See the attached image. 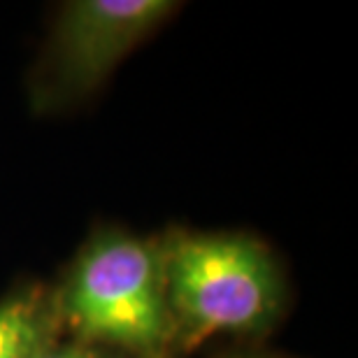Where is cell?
I'll return each instance as SVG.
<instances>
[{"instance_id":"7a4b0ae2","label":"cell","mask_w":358,"mask_h":358,"mask_svg":"<svg viewBox=\"0 0 358 358\" xmlns=\"http://www.w3.org/2000/svg\"><path fill=\"white\" fill-rule=\"evenodd\" d=\"M61 312L87 342L152 356L175 335L161 252L124 233H103L68 277Z\"/></svg>"},{"instance_id":"6da1fadb","label":"cell","mask_w":358,"mask_h":358,"mask_svg":"<svg viewBox=\"0 0 358 358\" xmlns=\"http://www.w3.org/2000/svg\"><path fill=\"white\" fill-rule=\"evenodd\" d=\"M161 261L175 328L193 340L259 333L277 319L282 279L259 240L242 233H179Z\"/></svg>"},{"instance_id":"3957f363","label":"cell","mask_w":358,"mask_h":358,"mask_svg":"<svg viewBox=\"0 0 358 358\" xmlns=\"http://www.w3.org/2000/svg\"><path fill=\"white\" fill-rule=\"evenodd\" d=\"M170 0H73L49 45V100H75L110 80L119 63L177 10Z\"/></svg>"},{"instance_id":"5b68a950","label":"cell","mask_w":358,"mask_h":358,"mask_svg":"<svg viewBox=\"0 0 358 358\" xmlns=\"http://www.w3.org/2000/svg\"><path fill=\"white\" fill-rule=\"evenodd\" d=\"M35 358H110L100 352H93V349L87 347H59V345H45L40 349Z\"/></svg>"},{"instance_id":"277c9868","label":"cell","mask_w":358,"mask_h":358,"mask_svg":"<svg viewBox=\"0 0 358 358\" xmlns=\"http://www.w3.org/2000/svg\"><path fill=\"white\" fill-rule=\"evenodd\" d=\"M52 342V310L38 291L14 293L0 303V358H35Z\"/></svg>"}]
</instances>
